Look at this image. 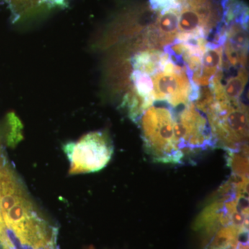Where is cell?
<instances>
[{
  "label": "cell",
  "mask_w": 249,
  "mask_h": 249,
  "mask_svg": "<svg viewBox=\"0 0 249 249\" xmlns=\"http://www.w3.org/2000/svg\"><path fill=\"white\" fill-rule=\"evenodd\" d=\"M134 71L140 73L146 80L150 106L159 103L176 108L199 99L200 88L193 81L191 73L186 67L174 61L169 54L162 53L158 63L148 73Z\"/></svg>",
  "instance_id": "cell-1"
},
{
  "label": "cell",
  "mask_w": 249,
  "mask_h": 249,
  "mask_svg": "<svg viewBox=\"0 0 249 249\" xmlns=\"http://www.w3.org/2000/svg\"><path fill=\"white\" fill-rule=\"evenodd\" d=\"M224 49L217 42H208L201 57L200 65L193 75V81L198 87L210 86L217 75L222 71Z\"/></svg>",
  "instance_id": "cell-4"
},
{
  "label": "cell",
  "mask_w": 249,
  "mask_h": 249,
  "mask_svg": "<svg viewBox=\"0 0 249 249\" xmlns=\"http://www.w3.org/2000/svg\"><path fill=\"white\" fill-rule=\"evenodd\" d=\"M112 142L106 132H94L79 141L70 142L64 151L70 160V175L99 171L107 165L112 156Z\"/></svg>",
  "instance_id": "cell-2"
},
{
  "label": "cell",
  "mask_w": 249,
  "mask_h": 249,
  "mask_svg": "<svg viewBox=\"0 0 249 249\" xmlns=\"http://www.w3.org/2000/svg\"><path fill=\"white\" fill-rule=\"evenodd\" d=\"M5 228L4 221H3L2 215H1V209H0V234L4 231Z\"/></svg>",
  "instance_id": "cell-5"
},
{
  "label": "cell",
  "mask_w": 249,
  "mask_h": 249,
  "mask_svg": "<svg viewBox=\"0 0 249 249\" xmlns=\"http://www.w3.org/2000/svg\"><path fill=\"white\" fill-rule=\"evenodd\" d=\"M180 8L181 5L159 11L157 19L147 31V38L152 46L165 47L177 40Z\"/></svg>",
  "instance_id": "cell-3"
}]
</instances>
